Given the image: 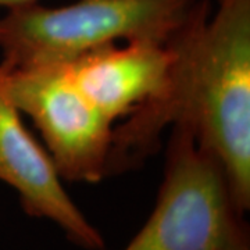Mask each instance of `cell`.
<instances>
[{"label": "cell", "mask_w": 250, "mask_h": 250, "mask_svg": "<svg viewBox=\"0 0 250 250\" xmlns=\"http://www.w3.org/2000/svg\"><path fill=\"white\" fill-rule=\"evenodd\" d=\"M208 1L175 38L170 83L114 126L107 177L142 166L159 149L167 125L185 124L221 163L233 200L250 207V0Z\"/></svg>", "instance_id": "cell-1"}, {"label": "cell", "mask_w": 250, "mask_h": 250, "mask_svg": "<svg viewBox=\"0 0 250 250\" xmlns=\"http://www.w3.org/2000/svg\"><path fill=\"white\" fill-rule=\"evenodd\" d=\"M207 0H78L62 7L39 3L0 17L6 70L67 62L124 39L170 45Z\"/></svg>", "instance_id": "cell-2"}, {"label": "cell", "mask_w": 250, "mask_h": 250, "mask_svg": "<svg viewBox=\"0 0 250 250\" xmlns=\"http://www.w3.org/2000/svg\"><path fill=\"white\" fill-rule=\"evenodd\" d=\"M32 3H38V0H0V7H6L9 10L20 7V6L32 4Z\"/></svg>", "instance_id": "cell-7"}, {"label": "cell", "mask_w": 250, "mask_h": 250, "mask_svg": "<svg viewBox=\"0 0 250 250\" xmlns=\"http://www.w3.org/2000/svg\"><path fill=\"white\" fill-rule=\"evenodd\" d=\"M3 71L9 98L41 131L62 179L98 184L106 178L114 123L81 92L67 65Z\"/></svg>", "instance_id": "cell-4"}, {"label": "cell", "mask_w": 250, "mask_h": 250, "mask_svg": "<svg viewBox=\"0 0 250 250\" xmlns=\"http://www.w3.org/2000/svg\"><path fill=\"white\" fill-rule=\"evenodd\" d=\"M124 250H250L221 163L185 124L172 125L156 206Z\"/></svg>", "instance_id": "cell-3"}, {"label": "cell", "mask_w": 250, "mask_h": 250, "mask_svg": "<svg viewBox=\"0 0 250 250\" xmlns=\"http://www.w3.org/2000/svg\"><path fill=\"white\" fill-rule=\"evenodd\" d=\"M177 54L175 39L170 45L136 41L108 43L64 64L90 103L116 123L164 93Z\"/></svg>", "instance_id": "cell-6"}, {"label": "cell", "mask_w": 250, "mask_h": 250, "mask_svg": "<svg viewBox=\"0 0 250 250\" xmlns=\"http://www.w3.org/2000/svg\"><path fill=\"white\" fill-rule=\"evenodd\" d=\"M0 181L17 190L22 210L47 218L85 250H103L102 233L68 196L49 152L27 129L9 98L0 65Z\"/></svg>", "instance_id": "cell-5"}]
</instances>
